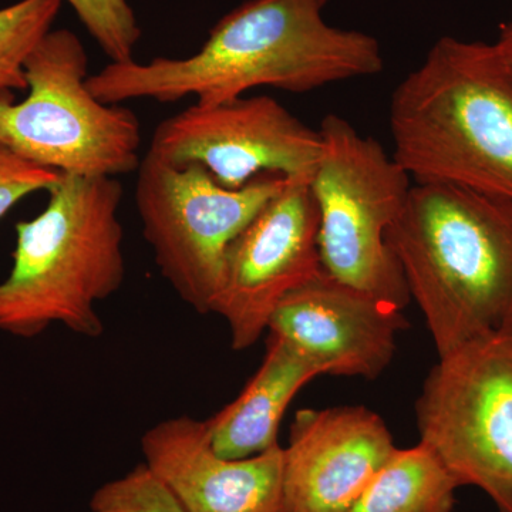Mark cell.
Instances as JSON below:
<instances>
[{"label":"cell","instance_id":"1","mask_svg":"<svg viewBox=\"0 0 512 512\" xmlns=\"http://www.w3.org/2000/svg\"><path fill=\"white\" fill-rule=\"evenodd\" d=\"M326 0H247L210 30L194 55L107 64L87 79L97 100L123 104L194 97L215 106L256 87L309 93L382 72L379 40L326 22Z\"/></svg>","mask_w":512,"mask_h":512},{"label":"cell","instance_id":"2","mask_svg":"<svg viewBox=\"0 0 512 512\" xmlns=\"http://www.w3.org/2000/svg\"><path fill=\"white\" fill-rule=\"evenodd\" d=\"M386 242L439 357L511 322V201L413 183Z\"/></svg>","mask_w":512,"mask_h":512},{"label":"cell","instance_id":"3","mask_svg":"<svg viewBox=\"0 0 512 512\" xmlns=\"http://www.w3.org/2000/svg\"><path fill=\"white\" fill-rule=\"evenodd\" d=\"M389 121L392 156L414 184L512 202V76L494 43L440 37L394 90Z\"/></svg>","mask_w":512,"mask_h":512},{"label":"cell","instance_id":"4","mask_svg":"<svg viewBox=\"0 0 512 512\" xmlns=\"http://www.w3.org/2000/svg\"><path fill=\"white\" fill-rule=\"evenodd\" d=\"M119 178L62 174L45 210L16 224L13 266L0 282V330L35 338L53 323L99 338L96 311L123 285Z\"/></svg>","mask_w":512,"mask_h":512},{"label":"cell","instance_id":"5","mask_svg":"<svg viewBox=\"0 0 512 512\" xmlns=\"http://www.w3.org/2000/svg\"><path fill=\"white\" fill-rule=\"evenodd\" d=\"M89 59L72 30H50L25 64L28 97L0 93V144L60 174L110 177L141 164L140 120L87 87Z\"/></svg>","mask_w":512,"mask_h":512},{"label":"cell","instance_id":"6","mask_svg":"<svg viewBox=\"0 0 512 512\" xmlns=\"http://www.w3.org/2000/svg\"><path fill=\"white\" fill-rule=\"evenodd\" d=\"M311 180L318 202L319 252L323 271L383 301L406 308L412 301L402 268L386 242L413 180L387 156L379 141L330 113Z\"/></svg>","mask_w":512,"mask_h":512},{"label":"cell","instance_id":"7","mask_svg":"<svg viewBox=\"0 0 512 512\" xmlns=\"http://www.w3.org/2000/svg\"><path fill=\"white\" fill-rule=\"evenodd\" d=\"M416 416L421 443L461 487L512 512V320L440 356Z\"/></svg>","mask_w":512,"mask_h":512},{"label":"cell","instance_id":"8","mask_svg":"<svg viewBox=\"0 0 512 512\" xmlns=\"http://www.w3.org/2000/svg\"><path fill=\"white\" fill-rule=\"evenodd\" d=\"M288 178L262 174L239 190L200 164L173 165L153 154L137 170L136 204L161 274L190 308L211 313L229 245Z\"/></svg>","mask_w":512,"mask_h":512},{"label":"cell","instance_id":"9","mask_svg":"<svg viewBox=\"0 0 512 512\" xmlns=\"http://www.w3.org/2000/svg\"><path fill=\"white\" fill-rule=\"evenodd\" d=\"M148 153L173 165L200 164L225 188L239 190L262 174L311 181L322 138L272 97H239L194 103L161 121Z\"/></svg>","mask_w":512,"mask_h":512},{"label":"cell","instance_id":"10","mask_svg":"<svg viewBox=\"0 0 512 512\" xmlns=\"http://www.w3.org/2000/svg\"><path fill=\"white\" fill-rule=\"evenodd\" d=\"M319 225L311 181L288 178L229 245L211 313L232 349L254 346L282 299L320 274Z\"/></svg>","mask_w":512,"mask_h":512},{"label":"cell","instance_id":"11","mask_svg":"<svg viewBox=\"0 0 512 512\" xmlns=\"http://www.w3.org/2000/svg\"><path fill=\"white\" fill-rule=\"evenodd\" d=\"M409 326L399 306L322 269L282 299L268 330L315 360L323 375L376 379L392 362L397 335Z\"/></svg>","mask_w":512,"mask_h":512},{"label":"cell","instance_id":"12","mask_svg":"<svg viewBox=\"0 0 512 512\" xmlns=\"http://www.w3.org/2000/svg\"><path fill=\"white\" fill-rule=\"evenodd\" d=\"M396 448L367 407L299 410L284 448L282 512H348Z\"/></svg>","mask_w":512,"mask_h":512},{"label":"cell","instance_id":"13","mask_svg":"<svg viewBox=\"0 0 512 512\" xmlns=\"http://www.w3.org/2000/svg\"><path fill=\"white\" fill-rule=\"evenodd\" d=\"M146 466L185 512H282L284 447L225 458L211 446L207 421H160L144 433Z\"/></svg>","mask_w":512,"mask_h":512},{"label":"cell","instance_id":"14","mask_svg":"<svg viewBox=\"0 0 512 512\" xmlns=\"http://www.w3.org/2000/svg\"><path fill=\"white\" fill-rule=\"evenodd\" d=\"M323 376L311 357L269 335L264 362L241 394L207 421L211 446L225 458H247L278 443L282 417L306 383Z\"/></svg>","mask_w":512,"mask_h":512},{"label":"cell","instance_id":"15","mask_svg":"<svg viewBox=\"0 0 512 512\" xmlns=\"http://www.w3.org/2000/svg\"><path fill=\"white\" fill-rule=\"evenodd\" d=\"M457 478L426 444L396 448L348 512H453Z\"/></svg>","mask_w":512,"mask_h":512},{"label":"cell","instance_id":"16","mask_svg":"<svg viewBox=\"0 0 512 512\" xmlns=\"http://www.w3.org/2000/svg\"><path fill=\"white\" fill-rule=\"evenodd\" d=\"M63 0H19L0 9V93L28 90L25 64L53 29Z\"/></svg>","mask_w":512,"mask_h":512},{"label":"cell","instance_id":"17","mask_svg":"<svg viewBox=\"0 0 512 512\" xmlns=\"http://www.w3.org/2000/svg\"><path fill=\"white\" fill-rule=\"evenodd\" d=\"M87 32L113 63L134 60L141 39L136 13L127 0H66Z\"/></svg>","mask_w":512,"mask_h":512},{"label":"cell","instance_id":"18","mask_svg":"<svg viewBox=\"0 0 512 512\" xmlns=\"http://www.w3.org/2000/svg\"><path fill=\"white\" fill-rule=\"evenodd\" d=\"M90 508L93 512H185L146 464L101 485Z\"/></svg>","mask_w":512,"mask_h":512},{"label":"cell","instance_id":"19","mask_svg":"<svg viewBox=\"0 0 512 512\" xmlns=\"http://www.w3.org/2000/svg\"><path fill=\"white\" fill-rule=\"evenodd\" d=\"M60 177L57 171L32 163L0 144V221L28 195L52 190Z\"/></svg>","mask_w":512,"mask_h":512},{"label":"cell","instance_id":"20","mask_svg":"<svg viewBox=\"0 0 512 512\" xmlns=\"http://www.w3.org/2000/svg\"><path fill=\"white\" fill-rule=\"evenodd\" d=\"M497 47L498 55L507 67L508 72L512 76V18L503 23L498 33L497 42L494 43Z\"/></svg>","mask_w":512,"mask_h":512}]
</instances>
